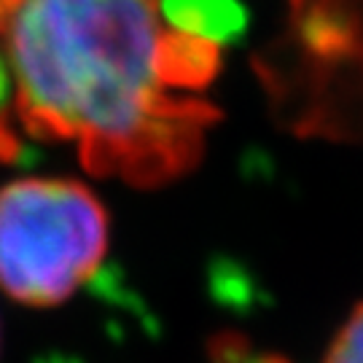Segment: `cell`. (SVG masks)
Here are the masks:
<instances>
[{"label": "cell", "instance_id": "obj_1", "mask_svg": "<svg viewBox=\"0 0 363 363\" xmlns=\"http://www.w3.org/2000/svg\"><path fill=\"white\" fill-rule=\"evenodd\" d=\"M6 33L30 138L76 143L91 175L140 189L199 164L220 113L156 81L154 0H22Z\"/></svg>", "mask_w": 363, "mask_h": 363}, {"label": "cell", "instance_id": "obj_2", "mask_svg": "<svg viewBox=\"0 0 363 363\" xmlns=\"http://www.w3.org/2000/svg\"><path fill=\"white\" fill-rule=\"evenodd\" d=\"M253 67L288 132L363 140V0H288L283 35Z\"/></svg>", "mask_w": 363, "mask_h": 363}, {"label": "cell", "instance_id": "obj_3", "mask_svg": "<svg viewBox=\"0 0 363 363\" xmlns=\"http://www.w3.org/2000/svg\"><path fill=\"white\" fill-rule=\"evenodd\" d=\"M108 213L78 181L25 178L0 189V291L27 307H57L100 269Z\"/></svg>", "mask_w": 363, "mask_h": 363}, {"label": "cell", "instance_id": "obj_4", "mask_svg": "<svg viewBox=\"0 0 363 363\" xmlns=\"http://www.w3.org/2000/svg\"><path fill=\"white\" fill-rule=\"evenodd\" d=\"M220 70V49L216 40L189 35L181 30L159 33L154 46V76L162 86L205 89Z\"/></svg>", "mask_w": 363, "mask_h": 363}, {"label": "cell", "instance_id": "obj_5", "mask_svg": "<svg viewBox=\"0 0 363 363\" xmlns=\"http://www.w3.org/2000/svg\"><path fill=\"white\" fill-rule=\"evenodd\" d=\"M169 25L189 35L229 43L247 30V11L240 0H162Z\"/></svg>", "mask_w": 363, "mask_h": 363}, {"label": "cell", "instance_id": "obj_6", "mask_svg": "<svg viewBox=\"0 0 363 363\" xmlns=\"http://www.w3.org/2000/svg\"><path fill=\"white\" fill-rule=\"evenodd\" d=\"M323 363H363V301L331 339Z\"/></svg>", "mask_w": 363, "mask_h": 363}, {"label": "cell", "instance_id": "obj_7", "mask_svg": "<svg viewBox=\"0 0 363 363\" xmlns=\"http://www.w3.org/2000/svg\"><path fill=\"white\" fill-rule=\"evenodd\" d=\"M6 100H9V73H6V62L0 60V116H9Z\"/></svg>", "mask_w": 363, "mask_h": 363}, {"label": "cell", "instance_id": "obj_8", "mask_svg": "<svg viewBox=\"0 0 363 363\" xmlns=\"http://www.w3.org/2000/svg\"><path fill=\"white\" fill-rule=\"evenodd\" d=\"M3 3H6V6H11L13 11H16V9H19V3H22V0H3Z\"/></svg>", "mask_w": 363, "mask_h": 363}]
</instances>
